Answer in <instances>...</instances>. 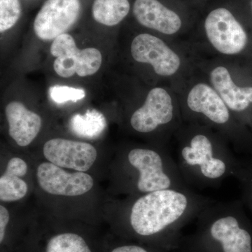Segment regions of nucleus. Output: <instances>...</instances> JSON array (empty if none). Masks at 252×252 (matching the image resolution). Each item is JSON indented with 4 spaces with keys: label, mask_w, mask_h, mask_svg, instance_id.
Returning a JSON list of instances; mask_svg holds the SVG:
<instances>
[{
    "label": "nucleus",
    "mask_w": 252,
    "mask_h": 252,
    "mask_svg": "<svg viewBox=\"0 0 252 252\" xmlns=\"http://www.w3.org/2000/svg\"><path fill=\"white\" fill-rule=\"evenodd\" d=\"M213 201L190 188L142 194L129 206L127 232L149 245L172 251L178 248L182 228Z\"/></svg>",
    "instance_id": "nucleus-1"
},
{
    "label": "nucleus",
    "mask_w": 252,
    "mask_h": 252,
    "mask_svg": "<svg viewBox=\"0 0 252 252\" xmlns=\"http://www.w3.org/2000/svg\"><path fill=\"white\" fill-rule=\"evenodd\" d=\"M173 138L179 171L190 189L217 188L241 170L229 142L207 126L184 122Z\"/></svg>",
    "instance_id": "nucleus-2"
},
{
    "label": "nucleus",
    "mask_w": 252,
    "mask_h": 252,
    "mask_svg": "<svg viewBox=\"0 0 252 252\" xmlns=\"http://www.w3.org/2000/svg\"><path fill=\"white\" fill-rule=\"evenodd\" d=\"M193 234L181 238L182 252H252V226L240 201H213L199 213Z\"/></svg>",
    "instance_id": "nucleus-3"
},
{
    "label": "nucleus",
    "mask_w": 252,
    "mask_h": 252,
    "mask_svg": "<svg viewBox=\"0 0 252 252\" xmlns=\"http://www.w3.org/2000/svg\"><path fill=\"white\" fill-rule=\"evenodd\" d=\"M186 78L176 89L182 119L185 123L210 127L238 152H252V138L247 126L239 122L205 76Z\"/></svg>",
    "instance_id": "nucleus-4"
},
{
    "label": "nucleus",
    "mask_w": 252,
    "mask_h": 252,
    "mask_svg": "<svg viewBox=\"0 0 252 252\" xmlns=\"http://www.w3.org/2000/svg\"><path fill=\"white\" fill-rule=\"evenodd\" d=\"M204 40L217 59L237 67H252V35L229 9L212 10L203 25Z\"/></svg>",
    "instance_id": "nucleus-5"
},
{
    "label": "nucleus",
    "mask_w": 252,
    "mask_h": 252,
    "mask_svg": "<svg viewBox=\"0 0 252 252\" xmlns=\"http://www.w3.org/2000/svg\"><path fill=\"white\" fill-rule=\"evenodd\" d=\"M126 157L131 171L135 172L132 187L137 193L190 188L182 179L176 160L165 146L158 149L133 147Z\"/></svg>",
    "instance_id": "nucleus-6"
},
{
    "label": "nucleus",
    "mask_w": 252,
    "mask_h": 252,
    "mask_svg": "<svg viewBox=\"0 0 252 252\" xmlns=\"http://www.w3.org/2000/svg\"><path fill=\"white\" fill-rule=\"evenodd\" d=\"M129 122L137 133L158 134L166 146L184 123L177 93L161 86L151 89L142 105L131 114Z\"/></svg>",
    "instance_id": "nucleus-7"
},
{
    "label": "nucleus",
    "mask_w": 252,
    "mask_h": 252,
    "mask_svg": "<svg viewBox=\"0 0 252 252\" xmlns=\"http://www.w3.org/2000/svg\"><path fill=\"white\" fill-rule=\"evenodd\" d=\"M130 54L135 62L150 66L159 77L171 80L175 91L193 69L180 50L149 33H141L132 39Z\"/></svg>",
    "instance_id": "nucleus-8"
},
{
    "label": "nucleus",
    "mask_w": 252,
    "mask_h": 252,
    "mask_svg": "<svg viewBox=\"0 0 252 252\" xmlns=\"http://www.w3.org/2000/svg\"><path fill=\"white\" fill-rule=\"evenodd\" d=\"M197 65L239 122L249 126L252 109V79L238 83L233 65L220 59Z\"/></svg>",
    "instance_id": "nucleus-9"
},
{
    "label": "nucleus",
    "mask_w": 252,
    "mask_h": 252,
    "mask_svg": "<svg viewBox=\"0 0 252 252\" xmlns=\"http://www.w3.org/2000/svg\"><path fill=\"white\" fill-rule=\"evenodd\" d=\"M50 51L56 57L55 72L61 77L69 78L75 74L81 77L93 75L102 64V56L98 49H78L74 38L67 33L53 41Z\"/></svg>",
    "instance_id": "nucleus-10"
},
{
    "label": "nucleus",
    "mask_w": 252,
    "mask_h": 252,
    "mask_svg": "<svg viewBox=\"0 0 252 252\" xmlns=\"http://www.w3.org/2000/svg\"><path fill=\"white\" fill-rule=\"evenodd\" d=\"M80 0H46L34 22L35 34L41 40H54L77 22Z\"/></svg>",
    "instance_id": "nucleus-11"
},
{
    "label": "nucleus",
    "mask_w": 252,
    "mask_h": 252,
    "mask_svg": "<svg viewBox=\"0 0 252 252\" xmlns=\"http://www.w3.org/2000/svg\"><path fill=\"white\" fill-rule=\"evenodd\" d=\"M38 185L46 193L63 196L84 195L94 187L93 177L84 172H69L51 162H42L36 170Z\"/></svg>",
    "instance_id": "nucleus-12"
},
{
    "label": "nucleus",
    "mask_w": 252,
    "mask_h": 252,
    "mask_svg": "<svg viewBox=\"0 0 252 252\" xmlns=\"http://www.w3.org/2000/svg\"><path fill=\"white\" fill-rule=\"evenodd\" d=\"M43 154L48 161L57 166L84 172L94 165L97 157L92 144L63 138L47 141Z\"/></svg>",
    "instance_id": "nucleus-13"
},
{
    "label": "nucleus",
    "mask_w": 252,
    "mask_h": 252,
    "mask_svg": "<svg viewBox=\"0 0 252 252\" xmlns=\"http://www.w3.org/2000/svg\"><path fill=\"white\" fill-rule=\"evenodd\" d=\"M134 16L144 27L164 35H177L183 27L180 15L158 0H135L132 7Z\"/></svg>",
    "instance_id": "nucleus-14"
},
{
    "label": "nucleus",
    "mask_w": 252,
    "mask_h": 252,
    "mask_svg": "<svg viewBox=\"0 0 252 252\" xmlns=\"http://www.w3.org/2000/svg\"><path fill=\"white\" fill-rule=\"evenodd\" d=\"M10 137L20 147H27L40 132L42 121L21 102L13 101L5 109Z\"/></svg>",
    "instance_id": "nucleus-15"
},
{
    "label": "nucleus",
    "mask_w": 252,
    "mask_h": 252,
    "mask_svg": "<svg viewBox=\"0 0 252 252\" xmlns=\"http://www.w3.org/2000/svg\"><path fill=\"white\" fill-rule=\"evenodd\" d=\"M130 10L128 0H94L92 13L97 23L114 26L122 22Z\"/></svg>",
    "instance_id": "nucleus-16"
},
{
    "label": "nucleus",
    "mask_w": 252,
    "mask_h": 252,
    "mask_svg": "<svg viewBox=\"0 0 252 252\" xmlns=\"http://www.w3.org/2000/svg\"><path fill=\"white\" fill-rule=\"evenodd\" d=\"M69 125L77 135L93 138L102 133L106 126V121L102 114L93 109L87 111L84 115H74Z\"/></svg>",
    "instance_id": "nucleus-17"
},
{
    "label": "nucleus",
    "mask_w": 252,
    "mask_h": 252,
    "mask_svg": "<svg viewBox=\"0 0 252 252\" xmlns=\"http://www.w3.org/2000/svg\"><path fill=\"white\" fill-rule=\"evenodd\" d=\"M45 252H93L85 239L71 232L59 233L46 243Z\"/></svg>",
    "instance_id": "nucleus-18"
},
{
    "label": "nucleus",
    "mask_w": 252,
    "mask_h": 252,
    "mask_svg": "<svg viewBox=\"0 0 252 252\" xmlns=\"http://www.w3.org/2000/svg\"><path fill=\"white\" fill-rule=\"evenodd\" d=\"M28 190L27 183L21 177L5 173L0 177L1 201H17L26 196Z\"/></svg>",
    "instance_id": "nucleus-19"
},
{
    "label": "nucleus",
    "mask_w": 252,
    "mask_h": 252,
    "mask_svg": "<svg viewBox=\"0 0 252 252\" xmlns=\"http://www.w3.org/2000/svg\"><path fill=\"white\" fill-rule=\"evenodd\" d=\"M21 15L19 0H0V32H3L14 27Z\"/></svg>",
    "instance_id": "nucleus-20"
},
{
    "label": "nucleus",
    "mask_w": 252,
    "mask_h": 252,
    "mask_svg": "<svg viewBox=\"0 0 252 252\" xmlns=\"http://www.w3.org/2000/svg\"><path fill=\"white\" fill-rule=\"evenodd\" d=\"M49 94L55 102L62 104L68 101L77 102L85 97L86 93L81 89L67 86H54L50 88Z\"/></svg>",
    "instance_id": "nucleus-21"
},
{
    "label": "nucleus",
    "mask_w": 252,
    "mask_h": 252,
    "mask_svg": "<svg viewBox=\"0 0 252 252\" xmlns=\"http://www.w3.org/2000/svg\"><path fill=\"white\" fill-rule=\"evenodd\" d=\"M237 178L241 182L243 203L248 205L252 212V163L243 164Z\"/></svg>",
    "instance_id": "nucleus-22"
},
{
    "label": "nucleus",
    "mask_w": 252,
    "mask_h": 252,
    "mask_svg": "<svg viewBox=\"0 0 252 252\" xmlns=\"http://www.w3.org/2000/svg\"><path fill=\"white\" fill-rule=\"evenodd\" d=\"M28 172V165L21 158L13 157L8 161L4 173L23 177Z\"/></svg>",
    "instance_id": "nucleus-23"
},
{
    "label": "nucleus",
    "mask_w": 252,
    "mask_h": 252,
    "mask_svg": "<svg viewBox=\"0 0 252 252\" xmlns=\"http://www.w3.org/2000/svg\"><path fill=\"white\" fill-rule=\"evenodd\" d=\"M165 249L157 248V247L149 245H139V244H125L119 245L117 248L113 249L110 252H169Z\"/></svg>",
    "instance_id": "nucleus-24"
},
{
    "label": "nucleus",
    "mask_w": 252,
    "mask_h": 252,
    "mask_svg": "<svg viewBox=\"0 0 252 252\" xmlns=\"http://www.w3.org/2000/svg\"><path fill=\"white\" fill-rule=\"evenodd\" d=\"M10 220L9 212L6 207L0 206V243H4L6 228Z\"/></svg>",
    "instance_id": "nucleus-25"
},
{
    "label": "nucleus",
    "mask_w": 252,
    "mask_h": 252,
    "mask_svg": "<svg viewBox=\"0 0 252 252\" xmlns=\"http://www.w3.org/2000/svg\"><path fill=\"white\" fill-rule=\"evenodd\" d=\"M249 126H250L252 129V109L251 111V114H250V124H249Z\"/></svg>",
    "instance_id": "nucleus-26"
},
{
    "label": "nucleus",
    "mask_w": 252,
    "mask_h": 252,
    "mask_svg": "<svg viewBox=\"0 0 252 252\" xmlns=\"http://www.w3.org/2000/svg\"><path fill=\"white\" fill-rule=\"evenodd\" d=\"M251 4H252V3H251Z\"/></svg>",
    "instance_id": "nucleus-27"
}]
</instances>
